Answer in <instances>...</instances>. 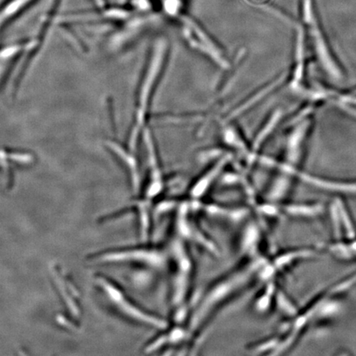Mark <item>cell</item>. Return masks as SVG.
Instances as JSON below:
<instances>
[{
  "label": "cell",
  "mask_w": 356,
  "mask_h": 356,
  "mask_svg": "<svg viewBox=\"0 0 356 356\" xmlns=\"http://www.w3.org/2000/svg\"><path fill=\"white\" fill-rule=\"evenodd\" d=\"M35 0H9L0 7V28L12 21Z\"/></svg>",
  "instance_id": "obj_8"
},
{
  "label": "cell",
  "mask_w": 356,
  "mask_h": 356,
  "mask_svg": "<svg viewBox=\"0 0 356 356\" xmlns=\"http://www.w3.org/2000/svg\"><path fill=\"white\" fill-rule=\"evenodd\" d=\"M89 260L102 264L126 263L152 271H168L169 252L164 247L138 246L101 251L92 255Z\"/></svg>",
  "instance_id": "obj_2"
},
{
  "label": "cell",
  "mask_w": 356,
  "mask_h": 356,
  "mask_svg": "<svg viewBox=\"0 0 356 356\" xmlns=\"http://www.w3.org/2000/svg\"><path fill=\"white\" fill-rule=\"evenodd\" d=\"M308 120L306 119L304 122H302L300 126H297V128L294 129L293 132L289 134L288 139L287 148H286V157L289 164H294L299 160L300 157V150H301L302 145L304 144V139L306 137L307 131H308Z\"/></svg>",
  "instance_id": "obj_7"
},
{
  "label": "cell",
  "mask_w": 356,
  "mask_h": 356,
  "mask_svg": "<svg viewBox=\"0 0 356 356\" xmlns=\"http://www.w3.org/2000/svg\"><path fill=\"white\" fill-rule=\"evenodd\" d=\"M293 175H295L296 176L305 183L319 187V188L356 195V182H340V181L322 179V178L317 177V176H312L309 174L300 172L297 170L294 171Z\"/></svg>",
  "instance_id": "obj_6"
},
{
  "label": "cell",
  "mask_w": 356,
  "mask_h": 356,
  "mask_svg": "<svg viewBox=\"0 0 356 356\" xmlns=\"http://www.w3.org/2000/svg\"><path fill=\"white\" fill-rule=\"evenodd\" d=\"M314 0H302V17L305 24L312 47L321 65L329 75L337 80L342 78V71L330 50L323 28L316 13Z\"/></svg>",
  "instance_id": "obj_4"
},
{
  "label": "cell",
  "mask_w": 356,
  "mask_h": 356,
  "mask_svg": "<svg viewBox=\"0 0 356 356\" xmlns=\"http://www.w3.org/2000/svg\"><path fill=\"white\" fill-rule=\"evenodd\" d=\"M166 51L167 46L164 42H159L153 49V55H151L149 65L147 66L146 73H145L139 92L137 127L134 129V132L137 133L145 120L144 118L147 113L151 95L153 94V88L155 87L156 82L163 69ZM135 133L133 134L137 135Z\"/></svg>",
  "instance_id": "obj_5"
},
{
  "label": "cell",
  "mask_w": 356,
  "mask_h": 356,
  "mask_svg": "<svg viewBox=\"0 0 356 356\" xmlns=\"http://www.w3.org/2000/svg\"><path fill=\"white\" fill-rule=\"evenodd\" d=\"M288 214L297 216H315L320 213L322 208L319 205H291L284 207Z\"/></svg>",
  "instance_id": "obj_9"
},
{
  "label": "cell",
  "mask_w": 356,
  "mask_h": 356,
  "mask_svg": "<svg viewBox=\"0 0 356 356\" xmlns=\"http://www.w3.org/2000/svg\"><path fill=\"white\" fill-rule=\"evenodd\" d=\"M95 285L100 289L111 306L126 320L145 327L163 331L169 325L168 320L143 308L126 293V290L109 277L103 274L95 276Z\"/></svg>",
  "instance_id": "obj_1"
},
{
  "label": "cell",
  "mask_w": 356,
  "mask_h": 356,
  "mask_svg": "<svg viewBox=\"0 0 356 356\" xmlns=\"http://www.w3.org/2000/svg\"><path fill=\"white\" fill-rule=\"evenodd\" d=\"M170 243L169 266L171 274V302L176 309L187 306V300L191 289L193 262L184 240L176 236Z\"/></svg>",
  "instance_id": "obj_3"
}]
</instances>
